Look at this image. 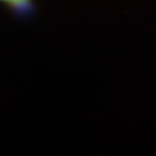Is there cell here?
Instances as JSON below:
<instances>
[{"label": "cell", "mask_w": 156, "mask_h": 156, "mask_svg": "<svg viewBox=\"0 0 156 156\" xmlns=\"http://www.w3.org/2000/svg\"><path fill=\"white\" fill-rule=\"evenodd\" d=\"M0 1L5 2L20 11H22L24 9H28L30 5V0H0Z\"/></svg>", "instance_id": "6da1fadb"}]
</instances>
